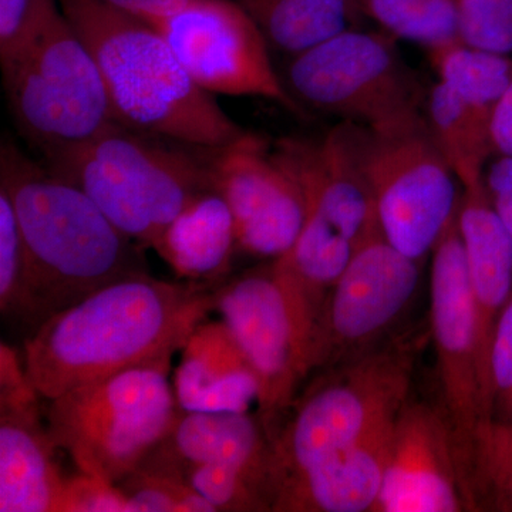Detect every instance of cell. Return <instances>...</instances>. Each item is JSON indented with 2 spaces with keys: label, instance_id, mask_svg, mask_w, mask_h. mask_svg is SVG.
<instances>
[{
  "label": "cell",
  "instance_id": "obj_30",
  "mask_svg": "<svg viewBox=\"0 0 512 512\" xmlns=\"http://www.w3.org/2000/svg\"><path fill=\"white\" fill-rule=\"evenodd\" d=\"M512 470V402L508 412L491 421L478 436L473 487L476 498L491 497Z\"/></svg>",
  "mask_w": 512,
  "mask_h": 512
},
{
  "label": "cell",
  "instance_id": "obj_37",
  "mask_svg": "<svg viewBox=\"0 0 512 512\" xmlns=\"http://www.w3.org/2000/svg\"><path fill=\"white\" fill-rule=\"evenodd\" d=\"M494 504L504 510H512V470L491 494Z\"/></svg>",
  "mask_w": 512,
  "mask_h": 512
},
{
  "label": "cell",
  "instance_id": "obj_32",
  "mask_svg": "<svg viewBox=\"0 0 512 512\" xmlns=\"http://www.w3.org/2000/svg\"><path fill=\"white\" fill-rule=\"evenodd\" d=\"M490 393L493 420L500 419L512 402V293L495 328L490 357Z\"/></svg>",
  "mask_w": 512,
  "mask_h": 512
},
{
  "label": "cell",
  "instance_id": "obj_8",
  "mask_svg": "<svg viewBox=\"0 0 512 512\" xmlns=\"http://www.w3.org/2000/svg\"><path fill=\"white\" fill-rule=\"evenodd\" d=\"M286 89L313 109L372 130L423 116L427 93L389 33L345 29L292 56Z\"/></svg>",
  "mask_w": 512,
  "mask_h": 512
},
{
  "label": "cell",
  "instance_id": "obj_28",
  "mask_svg": "<svg viewBox=\"0 0 512 512\" xmlns=\"http://www.w3.org/2000/svg\"><path fill=\"white\" fill-rule=\"evenodd\" d=\"M457 37L467 46L512 56V0H457Z\"/></svg>",
  "mask_w": 512,
  "mask_h": 512
},
{
  "label": "cell",
  "instance_id": "obj_2",
  "mask_svg": "<svg viewBox=\"0 0 512 512\" xmlns=\"http://www.w3.org/2000/svg\"><path fill=\"white\" fill-rule=\"evenodd\" d=\"M0 187L25 244L32 333L104 286L147 271L133 239L86 192L10 143L2 146Z\"/></svg>",
  "mask_w": 512,
  "mask_h": 512
},
{
  "label": "cell",
  "instance_id": "obj_15",
  "mask_svg": "<svg viewBox=\"0 0 512 512\" xmlns=\"http://www.w3.org/2000/svg\"><path fill=\"white\" fill-rule=\"evenodd\" d=\"M467 507L473 505L446 412L407 402L394 421L373 512H458Z\"/></svg>",
  "mask_w": 512,
  "mask_h": 512
},
{
  "label": "cell",
  "instance_id": "obj_13",
  "mask_svg": "<svg viewBox=\"0 0 512 512\" xmlns=\"http://www.w3.org/2000/svg\"><path fill=\"white\" fill-rule=\"evenodd\" d=\"M215 311L254 367L261 386L258 416L271 437L309 379L308 346L272 261L220 282Z\"/></svg>",
  "mask_w": 512,
  "mask_h": 512
},
{
  "label": "cell",
  "instance_id": "obj_5",
  "mask_svg": "<svg viewBox=\"0 0 512 512\" xmlns=\"http://www.w3.org/2000/svg\"><path fill=\"white\" fill-rule=\"evenodd\" d=\"M417 339L390 340L311 377L272 431V494L281 478L335 456L396 419L409 402Z\"/></svg>",
  "mask_w": 512,
  "mask_h": 512
},
{
  "label": "cell",
  "instance_id": "obj_21",
  "mask_svg": "<svg viewBox=\"0 0 512 512\" xmlns=\"http://www.w3.org/2000/svg\"><path fill=\"white\" fill-rule=\"evenodd\" d=\"M181 352L174 377L175 399L181 409L248 412L252 404H258V376L224 320H202Z\"/></svg>",
  "mask_w": 512,
  "mask_h": 512
},
{
  "label": "cell",
  "instance_id": "obj_29",
  "mask_svg": "<svg viewBox=\"0 0 512 512\" xmlns=\"http://www.w3.org/2000/svg\"><path fill=\"white\" fill-rule=\"evenodd\" d=\"M117 487L126 495L131 512H217L190 485L136 470Z\"/></svg>",
  "mask_w": 512,
  "mask_h": 512
},
{
  "label": "cell",
  "instance_id": "obj_4",
  "mask_svg": "<svg viewBox=\"0 0 512 512\" xmlns=\"http://www.w3.org/2000/svg\"><path fill=\"white\" fill-rule=\"evenodd\" d=\"M114 124L43 154L46 167L86 192L134 242L153 248L198 195L215 190L210 150L200 156Z\"/></svg>",
  "mask_w": 512,
  "mask_h": 512
},
{
  "label": "cell",
  "instance_id": "obj_20",
  "mask_svg": "<svg viewBox=\"0 0 512 512\" xmlns=\"http://www.w3.org/2000/svg\"><path fill=\"white\" fill-rule=\"evenodd\" d=\"M217 464H272L271 437L261 417L180 407L170 429L137 470L184 483L195 468Z\"/></svg>",
  "mask_w": 512,
  "mask_h": 512
},
{
  "label": "cell",
  "instance_id": "obj_16",
  "mask_svg": "<svg viewBox=\"0 0 512 512\" xmlns=\"http://www.w3.org/2000/svg\"><path fill=\"white\" fill-rule=\"evenodd\" d=\"M39 393L15 350L0 349V512H59L57 446L40 419Z\"/></svg>",
  "mask_w": 512,
  "mask_h": 512
},
{
  "label": "cell",
  "instance_id": "obj_23",
  "mask_svg": "<svg viewBox=\"0 0 512 512\" xmlns=\"http://www.w3.org/2000/svg\"><path fill=\"white\" fill-rule=\"evenodd\" d=\"M424 117L461 187L483 183L494 156L490 117L471 109L439 82L427 92Z\"/></svg>",
  "mask_w": 512,
  "mask_h": 512
},
{
  "label": "cell",
  "instance_id": "obj_10",
  "mask_svg": "<svg viewBox=\"0 0 512 512\" xmlns=\"http://www.w3.org/2000/svg\"><path fill=\"white\" fill-rule=\"evenodd\" d=\"M457 211L431 251L430 326L444 412L456 436L474 507L473 470L477 440L481 431L490 426V419L481 377L476 311L468 284Z\"/></svg>",
  "mask_w": 512,
  "mask_h": 512
},
{
  "label": "cell",
  "instance_id": "obj_11",
  "mask_svg": "<svg viewBox=\"0 0 512 512\" xmlns=\"http://www.w3.org/2000/svg\"><path fill=\"white\" fill-rule=\"evenodd\" d=\"M143 20L165 37L205 92L262 97L299 110L272 66L264 33L234 0H181Z\"/></svg>",
  "mask_w": 512,
  "mask_h": 512
},
{
  "label": "cell",
  "instance_id": "obj_25",
  "mask_svg": "<svg viewBox=\"0 0 512 512\" xmlns=\"http://www.w3.org/2000/svg\"><path fill=\"white\" fill-rule=\"evenodd\" d=\"M427 50L437 82L471 109L491 117L512 82V56L485 52L458 39Z\"/></svg>",
  "mask_w": 512,
  "mask_h": 512
},
{
  "label": "cell",
  "instance_id": "obj_14",
  "mask_svg": "<svg viewBox=\"0 0 512 512\" xmlns=\"http://www.w3.org/2000/svg\"><path fill=\"white\" fill-rule=\"evenodd\" d=\"M210 167L215 190L234 217L239 251L271 261L286 254L301 234L308 204L284 148L245 133L210 150Z\"/></svg>",
  "mask_w": 512,
  "mask_h": 512
},
{
  "label": "cell",
  "instance_id": "obj_9",
  "mask_svg": "<svg viewBox=\"0 0 512 512\" xmlns=\"http://www.w3.org/2000/svg\"><path fill=\"white\" fill-rule=\"evenodd\" d=\"M360 148L384 238L423 261L456 214L457 178L426 117L384 130L360 124Z\"/></svg>",
  "mask_w": 512,
  "mask_h": 512
},
{
  "label": "cell",
  "instance_id": "obj_26",
  "mask_svg": "<svg viewBox=\"0 0 512 512\" xmlns=\"http://www.w3.org/2000/svg\"><path fill=\"white\" fill-rule=\"evenodd\" d=\"M360 10L394 39L427 49L458 39L457 0H362Z\"/></svg>",
  "mask_w": 512,
  "mask_h": 512
},
{
  "label": "cell",
  "instance_id": "obj_22",
  "mask_svg": "<svg viewBox=\"0 0 512 512\" xmlns=\"http://www.w3.org/2000/svg\"><path fill=\"white\" fill-rule=\"evenodd\" d=\"M153 249L185 281L220 284L228 278L238 241L234 217L220 192L198 195Z\"/></svg>",
  "mask_w": 512,
  "mask_h": 512
},
{
  "label": "cell",
  "instance_id": "obj_1",
  "mask_svg": "<svg viewBox=\"0 0 512 512\" xmlns=\"http://www.w3.org/2000/svg\"><path fill=\"white\" fill-rule=\"evenodd\" d=\"M218 284L167 282L148 272L126 276L63 309L23 340L30 383L50 400L173 357L215 311Z\"/></svg>",
  "mask_w": 512,
  "mask_h": 512
},
{
  "label": "cell",
  "instance_id": "obj_33",
  "mask_svg": "<svg viewBox=\"0 0 512 512\" xmlns=\"http://www.w3.org/2000/svg\"><path fill=\"white\" fill-rule=\"evenodd\" d=\"M130 512L126 495L117 485L79 473L67 477L59 512Z\"/></svg>",
  "mask_w": 512,
  "mask_h": 512
},
{
  "label": "cell",
  "instance_id": "obj_3",
  "mask_svg": "<svg viewBox=\"0 0 512 512\" xmlns=\"http://www.w3.org/2000/svg\"><path fill=\"white\" fill-rule=\"evenodd\" d=\"M59 5L92 52L121 126L200 150L228 146L247 133L146 20L104 0Z\"/></svg>",
  "mask_w": 512,
  "mask_h": 512
},
{
  "label": "cell",
  "instance_id": "obj_34",
  "mask_svg": "<svg viewBox=\"0 0 512 512\" xmlns=\"http://www.w3.org/2000/svg\"><path fill=\"white\" fill-rule=\"evenodd\" d=\"M485 187L501 221L512 237V160L497 157L485 171Z\"/></svg>",
  "mask_w": 512,
  "mask_h": 512
},
{
  "label": "cell",
  "instance_id": "obj_7",
  "mask_svg": "<svg viewBox=\"0 0 512 512\" xmlns=\"http://www.w3.org/2000/svg\"><path fill=\"white\" fill-rule=\"evenodd\" d=\"M2 72L16 126L43 154L119 124L99 66L59 3Z\"/></svg>",
  "mask_w": 512,
  "mask_h": 512
},
{
  "label": "cell",
  "instance_id": "obj_19",
  "mask_svg": "<svg viewBox=\"0 0 512 512\" xmlns=\"http://www.w3.org/2000/svg\"><path fill=\"white\" fill-rule=\"evenodd\" d=\"M394 421L275 484L271 512H373L382 490Z\"/></svg>",
  "mask_w": 512,
  "mask_h": 512
},
{
  "label": "cell",
  "instance_id": "obj_31",
  "mask_svg": "<svg viewBox=\"0 0 512 512\" xmlns=\"http://www.w3.org/2000/svg\"><path fill=\"white\" fill-rule=\"evenodd\" d=\"M59 0H0V64L10 66L35 39Z\"/></svg>",
  "mask_w": 512,
  "mask_h": 512
},
{
  "label": "cell",
  "instance_id": "obj_6",
  "mask_svg": "<svg viewBox=\"0 0 512 512\" xmlns=\"http://www.w3.org/2000/svg\"><path fill=\"white\" fill-rule=\"evenodd\" d=\"M171 359L153 360L49 400L46 424L79 473L117 485L170 429L178 406Z\"/></svg>",
  "mask_w": 512,
  "mask_h": 512
},
{
  "label": "cell",
  "instance_id": "obj_35",
  "mask_svg": "<svg viewBox=\"0 0 512 512\" xmlns=\"http://www.w3.org/2000/svg\"><path fill=\"white\" fill-rule=\"evenodd\" d=\"M490 134L494 156L512 160V82L491 111Z\"/></svg>",
  "mask_w": 512,
  "mask_h": 512
},
{
  "label": "cell",
  "instance_id": "obj_12",
  "mask_svg": "<svg viewBox=\"0 0 512 512\" xmlns=\"http://www.w3.org/2000/svg\"><path fill=\"white\" fill-rule=\"evenodd\" d=\"M419 279L420 262L394 248L383 234L356 248L320 309L309 379L379 346L412 301Z\"/></svg>",
  "mask_w": 512,
  "mask_h": 512
},
{
  "label": "cell",
  "instance_id": "obj_24",
  "mask_svg": "<svg viewBox=\"0 0 512 512\" xmlns=\"http://www.w3.org/2000/svg\"><path fill=\"white\" fill-rule=\"evenodd\" d=\"M264 33L269 46L295 56L348 29L349 0H234Z\"/></svg>",
  "mask_w": 512,
  "mask_h": 512
},
{
  "label": "cell",
  "instance_id": "obj_17",
  "mask_svg": "<svg viewBox=\"0 0 512 512\" xmlns=\"http://www.w3.org/2000/svg\"><path fill=\"white\" fill-rule=\"evenodd\" d=\"M306 202L353 247L383 234L360 148V124L342 120L320 141L282 140Z\"/></svg>",
  "mask_w": 512,
  "mask_h": 512
},
{
  "label": "cell",
  "instance_id": "obj_18",
  "mask_svg": "<svg viewBox=\"0 0 512 512\" xmlns=\"http://www.w3.org/2000/svg\"><path fill=\"white\" fill-rule=\"evenodd\" d=\"M457 218L476 311L481 377L491 421V348L498 319L512 293V237L495 211L485 180L463 188Z\"/></svg>",
  "mask_w": 512,
  "mask_h": 512
},
{
  "label": "cell",
  "instance_id": "obj_27",
  "mask_svg": "<svg viewBox=\"0 0 512 512\" xmlns=\"http://www.w3.org/2000/svg\"><path fill=\"white\" fill-rule=\"evenodd\" d=\"M0 312L28 338L32 333L28 261L18 218L8 192L0 187Z\"/></svg>",
  "mask_w": 512,
  "mask_h": 512
},
{
  "label": "cell",
  "instance_id": "obj_36",
  "mask_svg": "<svg viewBox=\"0 0 512 512\" xmlns=\"http://www.w3.org/2000/svg\"><path fill=\"white\" fill-rule=\"evenodd\" d=\"M114 8L136 15L138 18L147 19L160 15L174 8L181 0H104Z\"/></svg>",
  "mask_w": 512,
  "mask_h": 512
},
{
  "label": "cell",
  "instance_id": "obj_38",
  "mask_svg": "<svg viewBox=\"0 0 512 512\" xmlns=\"http://www.w3.org/2000/svg\"><path fill=\"white\" fill-rule=\"evenodd\" d=\"M350 9H352L353 20L359 18V15H362V10H360V6H362V0H349Z\"/></svg>",
  "mask_w": 512,
  "mask_h": 512
}]
</instances>
